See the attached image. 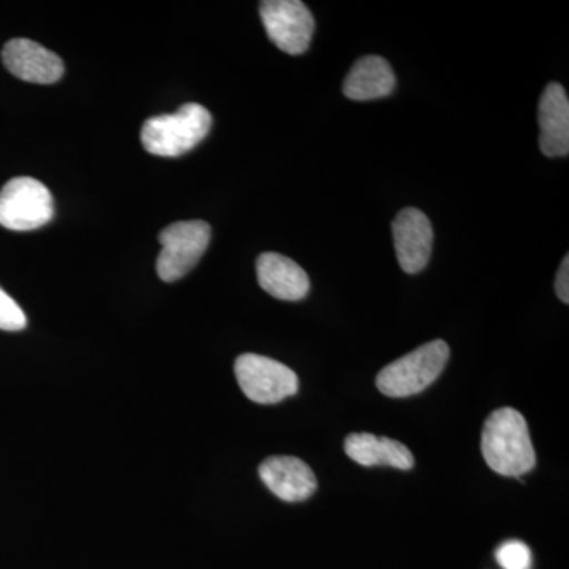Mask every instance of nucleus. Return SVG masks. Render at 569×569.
I'll return each mask as SVG.
<instances>
[{"instance_id":"nucleus-15","label":"nucleus","mask_w":569,"mask_h":569,"mask_svg":"<svg viewBox=\"0 0 569 569\" xmlns=\"http://www.w3.org/2000/svg\"><path fill=\"white\" fill-rule=\"evenodd\" d=\"M497 561L503 569H530L531 552L522 541H508L497 550Z\"/></svg>"},{"instance_id":"nucleus-7","label":"nucleus","mask_w":569,"mask_h":569,"mask_svg":"<svg viewBox=\"0 0 569 569\" xmlns=\"http://www.w3.org/2000/svg\"><path fill=\"white\" fill-rule=\"evenodd\" d=\"M266 33L279 50L299 56L309 50L312 41V13L301 0H264L260 3Z\"/></svg>"},{"instance_id":"nucleus-12","label":"nucleus","mask_w":569,"mask_h":569,"mask_svg":"<svg viewBox=\"0 0 569 569\" xmlns=\"http://www.w3.org/2000/svg\"><path fill=\"white\" fill-rule=\"evenodd\" d=\"M257 277L266 293L280 301H301L310 290L305 269L280 253H261L257 260Z\"/></svg>"},{"instance_id":"nucleus-4","label":"nucleus","mask_w":569,"mask_h":569,"mask_svg":"<svg viewBox=\"0 0 569 569\" xmlns=\"http://www.w3.org/2000/svg\"><path fill=\"white\" fill-rule=\"evenodd\" d=\"M54 201L48 187L33 178H14L0 190V224L11 231H32L51 222Z\"/></svg>"},{"instance_id":"nucleus-2","label":"nucleus","mask_w":569,"mask_h":569,"mask_svg":"<svg viewBox=\"0 0 569 569\" xmlns=\"http://www.w3.org/2000/svg\"><path fill=\"white\" fill-rule=\"evenodd\" d=\"M211 112L198 103H187L173 114L148 119L141 129L146 151L159 157L183 156L208 137Z\"/></svg>"},{"instance_id":"nucleus-8","label":"nucleus","mask_w":569,"mask_h":569,"mask_svg":"<svg viewBox=\"0 0 569 569\" xmlns=\"http://www.w3.org/2000/svg\"><path fill=\"white\" fill-rule=\"evenodd\" d=\"M397 261L407 274H418L430 260L433 230L429 217L417 208L397 213L392 222Z\"/></svg>"},{"instance_id":"nucleus-13","label":"nucleus","mask_w":569,"mask_h":569,"mask_svg":"<svg viewBox=\"0 0 569 569\" xmlns=\"http://www.w3.org/2000/svg\"><path fill=\"white\" fill-rule=\"evenodd\" d=\"M348 458L362 467H395L410 470L415 458L410 449L400 441L388 437H376L372 433H351L346 438Z\"/></svg>"},{"instance_id":"nucleus-11","label":"nucleus","mask_w":569,"mask_h":569,"mask_svg":"<svg viewBox=\"0 0 569 569\" xmlns=\"http://www.w3.org/2000/svg\"><path fill=\"white\" fill-rule=\"evenodd\" d=\"M539 146L548 157H567L569 152V100L559 82H550L539 100Z\"/></svg>"},{"instance_id":"nucleus-10","label":"nucleus","mask_w":569,"mask_h":569,"mask_svg":"<svg viewBox=\"0 0 569 569\" xmlns=\"http://www.w3.org/2000/svg\"><path fill=\"white\" fill-rule=\"evenodd\" d=\"M261 481L280 500L288 503L305 501L316 493L317 478L305 460L291 456H274L258 468Z\"/></svg>"},{"instance_id":"nucleus-1","label":"nucleus","mask_w":569,"mask_h":569,"mask_svg":"<svg viewBox=\"0 0 569 569\" xmlns=\"http://www.w3.org/2000/svg\"><path fill=\"white\" fill-rule=\"evenodd\" d=\"M482 458L501 477L519 478L537 463L526 418L515 408H500L485 422Z\"/></svg>"},{"instance_id":"nucleus-5","label":"nucleus","mask_w":569,"mask_h":569,"mask_svg":"<svg viewBox=\"0 0 569 569\" xmlns=\"http://www.w3.org/2000/svg\"><path fill=\"white\" fill-rule=\"evenodd\" d=\"M159 241L162 252L157 260V272L163 282H176L189 274L208 250L211 227L203 220L176 222L164 228Z\"/></svg>"},{"instance_id":"nucleus-6","label":"nucleus","mask_w":569,"mask_h":569,"mask_svg":"<svg viewBox=\"0 0 569 569\" xmlns=\"http://www.w3.org/2000/svg\"><path fill=\"white\" fill-rule=\"evenodd\" d=\"M234 373L242 392L261 406L282 402L299 389L298 376L290 367L261 355L239 356Z\"/></svg>"},{"instance_id":"nucleus-9","label":"nucleus","mask_w":569,"mask_h":569,"mask_svg":"<svg viewBox=\"0 0 569 569\" xmlns=\"http://www.w3.org/2000/svg\"><path fill=\"white\" fill-rule=\"evenodd\" d=\"M7 70L26 82L52 84L63 77V62L58 54L28 39H14L3 47Z\"/></svg>"},{"instance_id":"nucleus-3","label":"nucleus","mask_w":569,"mask_h":569,"mask_svg":"<svg viewBox=\"0 0 569 569\" xmlns=\"http://www.w3.org/2000/svg\"><path fill=\"white\" fill-rule=\"evenodd\" d=\"M449 359L445 340H432L385 367L377 377V388L388 397H410L425 391L443 372Z\"/></svg>"},{"instance_id":"nucleus-17","label":"nucleus","mask_w":569,"mask_h":569,"mask_svg":"<svg viewBox=\"0 0 569 569\" xmlns=\"http://www.w3.org/2000/svg\"><path fill=\"white\" fill-rule=\"evenodd\" d=\"M556 291L559 295L560 301L568 305L569 302V257L563 258L561 261L559 272H557Z\"/></svg>"},{"instance_id":"nucleus-14","label":"nucleus","mask_w":569,"mask_h":569,"mask_svg":"<svg viewBox=\"0 0 569 569\" xmlns=\"http://www.w3.org/2000/svg\"><path fill=\"white\" fill-rule=\"evenodd\" d=\"M396 74L387 59L366 56L355 63L343 82V93L355 102L383 99L395 91Z\"/></svg>"},{"instance_id":"nucleus-16","label":"nucleus","mask_w":569,"mask_h":569,"mask_svg":"<svg viewBox=\"0 0 569 569\" xmlns=\"http://www.w3.org/2000/svg\"><path fill=\"white\" fill-rule=\"evenodd\" d=\"M28 325V318L13 298L0 288V329L2 331H21Z\"/></svg>"}]
</instances>
